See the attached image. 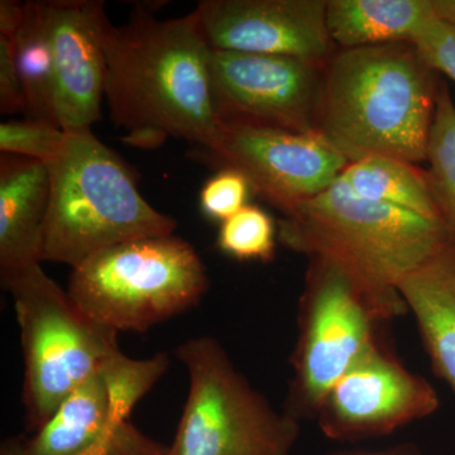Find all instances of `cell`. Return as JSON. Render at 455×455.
<instances>
[{
	"mask_svg": "<svg viewBox=\"0 0 455 455\" xmlns=\"http://www.w3.org/2000/svg\"><path fill=\"white\" fill-rule=\"evenodd\" d=\"M112 121L128 131L155 127L215 151L224 127L215 112L211 44L196 12L161 20L134 5L125 25L108 20L103 36Z\"/></svg>",
	"mask_w": 455,
	"mask_h": 455,
	"instance_id": "cell-1",
	"label": "cell"
},
{
	"mask_svg": "<svg viewBox=\"0 0 455 455\" xmlns=\"http://www.w3.org/2000/svg\"><path fill=\"white\" fill-rule=\"evenodd\" d=\"M438 74L411 42L335 51L324 68L316 133L348 163L374 156L425 163Z\"/></svg>",
	"mask_w": 455,
	"mask_h": 455,
	"instance_id": "cell-2",
	"label": "cell"
},
{
	"mask_svg": "<svg viewBox=\"0 0 455 455\" xmlns=\"http://www.w3.org/2000/svg\"><path fill=\"white\" fill-rule=\"evenodd\" d=\"M283 214L280 241L347 272L377 316L405 309L397 284L455 242L444 224L358 196L341 176Z\"/></svg>",
	"mask_w": 455,
	"mask_h": 455,
	"instance_id": "cell-3",
	"label": "cell"
},
{
	"mask_svg": "<svg viewBox=\"0 0 455 455\" xmlns=\"http://www.w3.org/2000/svg\"><path fill=\"white\" fill-rule=\"evenodd\" d=\"M47 167L51 191L41 262L75 268L113 245L171 235L178 226L146 202L130 170L92 128L66 132L61 154Z\"/></svg>",
	"mask_w": 455,
	"mask_h": 455,
	"instance_id": "cell-4",
	"label": "cell"
},
{
	"mask_svg": "<svg viewBox=\"0 0 455 455\" xmlns=\"http://www.w3.org/2000/svg\"><path fill=\"white\" fill-rule=\"evenodd\" d=\"M208 283L193 245L172 235H154L90 257L74 268L68 293L98 324L142 333L196 307Z\"/></svg>",
	"mask_w": 455,
	"mask_h": 455,
	"instance_id": "cell-5",
	"label": "cell"
},
{
	"mask_svg": "<svg viewBox=\"0 0 455 455\" xmlns=\"http://www.w3.org/2000/svg\"><path fill=\"white\" fill-rule=\"evenodd\" d=\"M8 291L14 299L25 355L27 425L37 431L75 388L121 352L118 333L85 315L41 263Z\"/></svg>",
	"mask_w": 455,
	"mask_h": 455,
	"instance_id": "cell-6",
	"label": "cell"
},
{
	"mask_svg": "<svg viewBox=\"0 0 455 455\" xmlns=\"http://www.w3.org/2000/svg\"><path fill=\"white\" fill-rule=\"evenodd\" d=\"M176 357L190 387L170 455H290L298 425L236 372L211 337L184 341Z\"/></svg>",
	"mask_w": 455,
	"mask_h": 455,
	"instance_id": "cell-7",
	"label": "cell"
},
{
	"mask_svg": "<svg viewBox=\"0 0 455 455\" xmlns=\"http://www.w3.org/2000/svg\"><path fill=\"white\" fill-rule=\"evenodd\" d=\"M326 64L212 49V94L218 118L223 127L316 132Z\"/></svg>",
	"mask_w": 455,
	"mask_h": 455,
	"instance_id": "cell-8",
	"label": "cell"
},
{
	"mask_svg": "<svg viewBox=\"0 0 455 455\" xmlns=\"http://www.w3.org/2000/svg\"><path fill=\"white\" fill-rule=\"evenodd\" d=\"M202 155L241 171L253 196L281 212L331 187L349 164L316 132L250 125H226L220 146Z\"/></svg>",
	"mask_w": 455,
	"mask_h": 455,
	"instance_id": "cell-9",
	"label": "cell"
},
{
	"mask_svg": "<svg viewBox=\"0 0 455 455\" xmlns=\"http://www.w3.org/2000/svg\"><path fill=\"white\" fill-rule=\"evenodd\" d=\"M313 259L311 311L299 374L302 394L310 403L322 405L341 377L374 348V313L347 272L326 260Z\"/></svg>",
	"mask_w": 455,
	"mask_h": 455,
	"instance_id": "cell-10",
	"label": "cell"
},
{
	"mask_svg": "<svg viewBox=\"0 0 455 455\" xmlns=\"http://www.w3.org/2000/svg\"><path fill=\"white\" fill-rule=\"evenodd\" d=\"M212 49L326 64L337 47L326 0H204L196 9Z\"/></svg>",
	"mask_w": 455,
	"mask_h": 455,
	"instance_id": "cell-11",
	"label": "cell"
},
{
	"mask_svg": "<svg viewBox=\"0 0 455 455\" xmlns=\"http://www.w3.org/2000/svg\"><path fill=\"white\" fill-rule=\"evenodd\" d=\"M55 76V114L65 132L92 128L101 118L106 88L104 2H42Z\"/></svg>",
	"mask_w": 455,
	"mask_h": 455,
	"instance_id": "cell-12",
	"label": "cell"
},
{
	"mask_svg": "<svg viewBox=\"0 0 455 455\" xmlns=\"http://www.w3.org/2000/svg\"><path fill=\"white\" fill-rule=\"evenodd\" d=\"M438 405L429 383L374 347L329 392L322 403L323 427L334 438L388 433L431 414Z\"/></svg>",
	"mask_w": 455,
	"mask_h": 455,
	"instance_id": "cell-13",
	"label": "cell"
},
{
	"mask_svg": "<svg viewBox=\"0 0 455 455\" xmlns=\"http://www.w3.org/2000/svg\"><path fill=\"white\" fill-rule=\"evenodd\" d=\"M50 191L46 164L0 155V280L7 291L26 271L41 263Z\"/></svg>",
	"mask_w": 455,
	"mask_h": 455,
	"instance_id": "cell-14",
	"label": "cell"
},
{
	"mask_svg": "<svg viewBox=\"0 0 455 455\" xmlns=\"http://www.w3.org/2000/svg\"><path fill=\"white\" fill-rule=\"evenodd\" d=\"M412 310L434 366L455 392V242L397 284Z\"/></svg>",
	"mask_w": 455,
	"mask_h": 455,
	"instance_id": "cell-15",
	"label": "cell"
},
{
	"mask_svg": "<svg viewBox=\"0 0 455 455\" xmlns=\"http://www.w3.org/2000/svg\"><path fill=\"white\" fill-rule=\"evenodd\" d=\"M127 424L113 414L100 371L75 388L32 438L13 447L20 455H80Z\"/></svg>",
	"mask_w": 455,
	"mask_h": 455,
	"instance_id": "cell-16",
	"label": "cell"
},
{
	"mask_svg": "<svg viewBox=\"0 0 455 455\" xmlns=\"http://www.w3.org/2000/svg\"><path fill=\"white\" fill-rule=\"evenodd\" d=\"M435 17L433 0H326V28L339 50L412 44Z\"/></svg>",
	"mask_w": 455,
	"mask_h": 455,
	"instance_id": "cell-17",
	"label": "cell"
},
{
	"mask_svg": "<svg viewBox=\"0 0 455 455\" xmlns=\"http://www.w3.org/2000/svg\"><path fill=\"white\" fill-rule=\"evenodd\" d=\"M341 179L358 196L444 224L427 170L418 164L374 156L349 163Z\"/></svg>",
	"mask_w": 455,
	"mask_h": 455,
	"instance_id": "cell-18",
	"label": "cell"
},
{
	"mask_svg": "<svg viewBox=\"0 0 455 455\" xmlns=\"http://www.w3.org/2000/svg\"><path fill=\"white\" fill-rule=\"evenodd\" d=\"M25 20L13 38L14 57L29 121L59 125L55 114V76L42 2H26ZM60 127V125H59ZM61 128V127H60Z\"/></svg>",
	"mask_w": 455,
	"mask_h": 455,
	"instance_id": "cell-19",
	"label": "cell"
},
{
	"mask_svg": "<svg viewBox=\"0 0 455 455\" xmlns=\"http://www.w3.org/2000/svg\"><path fill=\"white\" fill-rule=\"evenodd\" d=\"M427 170L443 221L455 239V104L440 82L427 147Z\"/></svg>",
	"mask_w": 455,
	"mask_h": 455,
	"instance_id": "cell-20",
	"label": "cell"
},
{
	"mask_svg": "<svg viewBox=\"0 0 455 455\" xmlns=\"http://www.w3.org/2000/svg\"><path fill=\"white\" fill-rule=\"evenodd\" d=\"M170 359L158 353L148 359H132L122 352L114 355L103 367L104 379L109 390L113 414L128 420L132 410L166 373Z\"/></svg>",
	"mask_w": 455,
	"mask_h": 455,
	"instance_id": "cell-21",
	"label": "cell"
},
{
	"mask_svg": "<svg viewBox=\"0 0 455 455\" xmlns=\"http://www.w3.org/2000/svg\"><path fill=\"white\" fill-rule=\"evenodd\" d=\"M276 229L267 212L259 206L247 205L223 221L218 235V247L239 260L269 262L276 248Z\"/></svg>",
	"mask_w": 455,
	"mask_h": 455,
	"instance_id": "cell-22",
	"label": "cell"
},
{
	"mask_svg": "<svg viewBox=\"0 0 455 455\" xmlns=\"http://www.w3.org/2000/svg\"><path fill=\"white\" fill-rule=\"evenodd\" d=\"M65 142L66 132L51 123L25 119L0 124L2 154L35 158L47 164L59 157Z\"/></svg>",
	"mask_w": 455,
	"mask_h": 455,
	"instance_id": "cell-23",
	"label": "cell"
},
{
	"mask_svg": "<svg viewBox=\"0 0 455 455\" xmlns=\"http://www.w3.org/2000/svg\"><path fill=\"white\" fill-rule=\"evenodd\" d=\"M252 185L241 171L224 167L205 182L200 193V208L209 220L221 223L248 205Z\"/></svg>",
	"mask_w": 455,
	"mask_h": 455,
	"instance_id": "cell-24",
	"label": "cell"
},
{
	"mask_svg": "<svg viewBox=\"0 0 455 455\" xmlns=\"http://www.w3.org/2000/svg\"><path fill=\"white\" fill-rule=\"evenodd\" d=\"M412 44L427 64L455 82V26L433 18L419 32Z\"/></svg>",
	"mask_w": 455,
	"mask_h": 455,
	"instance_id": "cell-25",
	"label": "cell"
},
{
	"mask_svg": "<svg viewBox=\"0 0 455 455\" xmlns=\"http://www.w3.org/2000/svg\"><path fill=\"white\" fill-rule=\"evenodd\" d=\"M164 447L147 439L130 424L121 431L101 440L80 455H156L163 453ZM2 455H20L13 445L2 449Z\"/></svg>",
	"mask_w": 455,
	"mask_h": 455,
	"instance_id": "cell-26",
	"label": "cell"
},
{
	"mask_svg": "<svg viewBox=\"0 0 455 455\" xmlns=\"http://www.w3.org/2000/svg\"><path fill=\"white\" fill-rule=\"evenodd\" d=\"M0 113H25V95L14 57L13 41L0 36Z\"/></svg>",
	"mask_w": 455,
	"mask_h": 455,
	"instance_id": "cell-27",
	"label": "cell"
},
{
	"mask_svg": "<svg viewBox=\"0 0 455 455\" xmlns=\"http://www.w3.org/2000/svg\"><path fill=\"white\" fill-rule=\"evenodd\" d=\"M25 3L16 0H2L0 2V36L13 40L25 20Z\"/></svg>",
	"mask_w": 455,
	"mask_h": 455,
	"instance_id": "cell-28",
	"label": "cell"
},
{
	"mask_svg": "<svg viewBox=\"0 0 455 455\" xmlns=\"http://www.w3.org/2000/svg\"><path fill=\"white\" fill-rule=\"evenodd\" d=\"M169 133L155 127H140L128 131L122 139L125 145L140 149H156L164 145L169 139Z\"/></svg>",
	"mask_w": 455,
	"mask_h": 455,
	"instance_id": "cell-29",
	"label": "cell"
},
{
	"mask_svg": "<svg viewBox=\"0 0 455 455\" xmlns=\"http://www.w3.org/2000/svg\"><path fill=\"white\" fill-rule=\"evenodd\" d=\"M433 7L439 20L455 26V0H433Z\"/></svg>",
	"mask_w": 455,
	"mask_h": 455,
	"instance_id": "cell-30",
	"label": "cell"
},
{
	"mask_svg": "<svg viewBox=\"0 0 455 455\" xmlns=\"http://www.w3.org/2000/svg\"><path fill=\"white\" fill-rule=\"evenodd\" d=\"M157 455H170V453H169V448L164 449V451H163V453H160V454H157Z\"/></svg>",
	"mask_w": 455,
	"mask_h": 455,
	"instance_id": "cell-31",
	"label": "cell"
},
{
	"mask_svg": "<svg viewBox=\"0 0 455 455\" xmlns=\"http://www.w3.org/2000/svg\"><path fill=\"white\" fill-rule=\"evenodd\" d=\"M377 455H382V454H377Z\"/></svg>",
	"mask_w": 455,
	"mask_h": 455,
	"instance_id": "cell-32",
	"label": "cell"
}]
</instances>
